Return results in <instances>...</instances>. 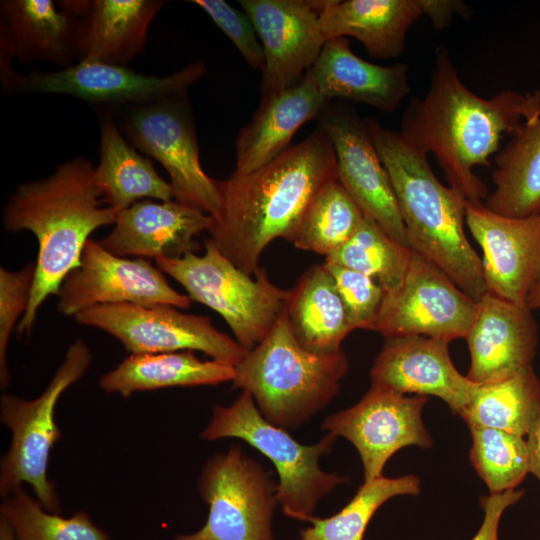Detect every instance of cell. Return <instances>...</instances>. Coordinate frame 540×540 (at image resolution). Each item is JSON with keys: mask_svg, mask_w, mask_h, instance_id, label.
I'll return each instance as SVG.
<instances>
[{"mask_svg": "<svg viewBox=\"0 0 540 540\" xmlns=\"http://www.w3.org/2000/svg\"><path fill=\"white\" fill-rule=\"evenodd\" d=\"M537 116L540 89L482 98L460 80L448 49L438 46L428 91L410 100L399 133L419 152L434 154L450 187L469 203L483 204L488 191L474 168L489 166L503 136Z\"/></svg>", "mask_w": 540, "mask_h": 540, "instance_id": "1", "label": "cell"}, {"mask_svg": "<svg viewBox=\"0 0 540 540\" xmlns=\"http://www.w3.org/2000/svg\"><path fill=\"white\" fill-rule=\"evenodd\" d=\"M337 178L336 155L318 126L303 141L248 173L216 180L221 197L209 239L238 268L254 275L268 245L290 240L319 189Z\"/></svg>", "mask_w": 540, "mask_h": 540, "instance_id": "2", "label": "cell"}, {"mask_svg": "<svg viewBox=\"0 0 540 540\" xmlns=\"http://www.w3.org/2000/svg\"><path fill=\"white\" fill-rule=\"evenodd\" d=\"M94 168L84 157L73 158L50 176L19 185L4 205L3 228L30 231L38 242L28 307L17 324L21 337L31 335L40 306L80 266L89 236L115 223L117 212L103 206Z\"/></svg>", "mask_w": 540, "mask_h": 540, "instance_id": "3", "label": "cell"}, {"mask_svg": "<svg viewBox=\"0 0 540 540\" xmlns=\"http://www.w3.org/2000/svg\"><path fill=\"white\" fill-rule=\"evenodd\" d=\"M365 121L390 179L409 247L478 302L487 290L482 260L465 233L468 201L442 184L428 155L409 145L399 132L373 118Z\"/></svg>", "mask_w": 540, "mask_h": 540, "instance_id": "4", "label": "cell"}, {"mask_svg": "<svg viewBox=\"0 0 540 540\" xmlns=\"http://www.w3.org/2000/svg\"><path fill=\"white\" fill-rule=\"evenodd\" d=\"M348 369L342 349L316 353L304 348L284 310L235 366L232 384L252 395L266 420L288 430L301 426L333 400Z\"/></svg>", "mask_w": 540, "mask_h": 540, "instance_id": "5", "label": "cell"}, {"mask_svg": "<svg viewBox=\"0 0 540 540\" xmlns=\"http://www.w3.org/2000/svg\"><path fill=\"white\" fill-rule=\"evenodd\" d=\"M200 437L207 441L237 438L261 452L275 466L277 502L290 518L308 521L317 503L347 477L327 473L319 461L331 452L336 436L327 433L313 445H303L287 430L266 420L252 395L243 390L229 406L214 405Z\"/></svg>", "mask_w": 540, "mask_h": 540, "instance_id": "6", "label": "cell"}, {"mask_svg": "<svg viewBox=\"0 0 540 540\" xmlns=\"http://www.w3.org/2000/svg\"><path fill=\"white\" fill-rule=\"evenodd\" d=\"M203 255L155 259L156 266L176 280L192 301L217 312L228 324L234 339L247 351L271 330L285 310L290 289L276 286L260 268L247 274L207 237Z\"/></svg>", "mask_w": 540, "mask_h": 540, "instance_id": "7", "label": "cell"}, {"mask_svg": "<svg viewBox=\"0 0 540 540\" xmlns=\"http://www.w3.org/2000/svg\"><path fill=\"white\" fill-rule=\"evenodd\" d=\"M91 362L88 346L76 340L40 396L32 400L10 394L1 396L0 419L11 432V444L0 468L2 497L27 483L46 510L60 513L55 485L47 474L52 448L61 438L55 421L56 404L64 391L84 375Z\"/></svg>", "mask_w": 540, "mask_h": 540, "instance_id": "8", "label": "cell"}, {"mask_svg": "<svg viewBox=\"0 0 540 540\" xmlns=\"http://www.w3.org/2000/svg\"><path fill=\"white\" fill-rule=\"evenodd\" d=\"M198 491L208 505L206 523L174 540H273L277 484L257 461L237 446L204 465Z\"/></svg>", "mask_w": 540, "mask_h": 540, "instance_id": "9", "label": "cell"}, {"mask_svg": "<svg viewBox=\"0 0 540 540\" xmlns=\"http://www.w3.org/2000/svg\"><path fill=\"white\" fill-rule=\"evenodd\" d=\"M122 129L129 142L156 159L170 177L173 199L211 216L221 197L216 179L203 170L187 95L128 107Z\"/></svg>", "mask_w": 540, "mask_h": 540, "instance_id": "10", "label": "cell"}, {"mask_svg": "<svg viewBox=\"0 0 540 540\" xmlns=\"http://www.w3.org/2000/svg\"><path fill=\"white\" fill-rule=\"evenodd\" d=\"M74 319L110 334L132 355L200 351L236 366L248 352L208 317L187 314L171 305H98Z\"/></svg>", "mask_w": 540, "mask_h": 540, "instance_id": "11", "label": "cell"}, {"mask_svg": "<svg viewBox=\"0 0 540 540\" xmlns=\"http://www.w3.org/2000/svg\"><path fill=\"white\" fill-rule=\"evenodd\" d=\"M477 308V301L412 250L404 281L385 294L373 331L384 338L418 335L450 342L466 337Z\"/></svg>", "mask_w": 540, "mask_h": 540, "instance_id": "12", "label": "cell"}, {"mask_svg": "<svg viewBox=\"0 0 540 540\" xmlns=\"http://www.w3.org/2000/svg\"><path fill=\"white\" fill-rule=\"evenodd\" d=\"M427 396H406L371 385L353 406L331 414L322 429L348 440L358 451L364 482L379 478L387 461L407 446L423 449L432 438L422 421Z\"/></svg>", "mask_w": 540, "mask_h": 540, "instance_id": "13", "label": "cell"}, {"mask_svg": "<svg viewBox=\"0 0 540 540\" xmlns=\"http://www.w3.org/2000/svg\"><path fill=\"white\" fill-rule=\"evenodd\" d=\"M191 301L188 295L175 290L150 261L117 256L89 239L80 266L66 277L59 290L57 310L74 317L105 304H164L187 309Z\"/></svg>", "mask_w": 540, "mask_h": 540, "instance_id": "14", "label": "cell"}, {"mask_svg": "<svg viewBox=\"0 0 540 540\" xmlns=\"http://www.w3.org/2000/svg\"><path fill=\"white\" fill-rule=\"evenodd\" d=\"M205 72L201 62L159 77L138 73L127 66L78 61L56 71L18 75L14 90L70 95L93 105L130 107L185 93Z\"/></svg>", "mask_w": 540, "mask_h": 540, "instance_id": "15", "label": "cell"}, {"mask_svg": "<svg viewBox=\"0 0 540 540\" xmlns=\"http://www.w3.org/2000/svg\"><path fill=\"white\" fill-rule=\"evenodd\" d=\"M319 127L334 148L339 182L364 216L409 247L390 179L365 119L347 107L327 103L319 116Z\"/></svg>", "mask_w": 540, "mask_h": 540, "instance_id": "16", "label": "cell"}, {"mask_svg": "<svg viewBox=\"0 0 540 540\" xmlns=\"http://www.w3.org/2000/svg\"><path fill=\"white\" fill-rule=\"evenodd\" d=\"M465 221L480 245L487 292L527 306L540 281V215L512 218L467 202Z\"/></svg>", "mask_w": 540, "mask_h": 540, "instance_id": "17", "label": "cell"}, {"mask_svg": "<svg viewBox=\"0 0 540 540\" xmlns=\"http://www.w3.org/2000/svg\"><path fill=\"white\" fill-rule=\"evenodd\" d=\"M252 21L265 57L261 95L297 85L318 58L326 40L310 1L239 0Z\"/></svg>", "mask_w": 540, "mask_h": 540, "instance_id": "18", "label": "cell"}, {"mask_svg": "<svg viewBox=\"0 0 540 540\" xmlns=\"http://www.w3.org/2000/svg\"><path fill=\"white\" fill-rule=\"evenodd\" d=\"M465 339L470 354L466 377L482 385L532 368L538 325L528 306L486 292Z\"/></svg>", "mask_w": 540, "mask_h": 540, "instance_id": "19", "label": "cell"}, {"mask_svg": "<svg viewBox=\"0 0 540 540\" xmlns=\"http://www.w3.org/2000/svg\"><path fill=\"white\" fill-rule=\"evenodd\" d=\"M448 344L418 335L385 338L370 371L371 385L438 397L460 416L475 384L456 369Z\"/></svg>", "mask_w": 540, "mask_h": 540, "instance_id": "20", "label": "cell"}, {"mask_svg": "<svg viewBox=\"0 0 540 540\" xmlns=\"http://www.w3.org/2000/svg\"><path fill=\"white\" fill-rule=\"evenodd\" d=\"M51 0L0 2V67L3 87L12 90L18 74L12 59L41 61L64 69L77 58V18Z\"/></svg>", "mask_w": 540, "mask_h": 540, "instance_id": "21", "label": "cell"}, {"mask_svg": "<svg viewBox=\"0 0 540 540\" xmlns=\"http://www.w3.org/2000/svg\"><path fill=\"white\" fill-rule=\"evenodd\" d=\"M211 215L177 201L141 200L117 213L100 244L109 252L137 258H180L200 250L196 237L208 231Z\"/></svg>", "mask_w": 540, "mask_h": 540, "instance_id": "22", "label": "cell"}, {"mask_svg": "<svg viewBox=\"0 0 540 540\" xmlns=\"http://www.w3.org/2000/svg\"><path fill=\"white\" fill-rule=\"evenodd\" d=\"M161 0H64L77 18V59L126 66L145 46Z\"/></svg>", "mask_w": 540, "mask_h": 540, "instance_id": "23", "label": "cell"}, {"mask_svg": "<svg viewBox=\"0 0 540 540\" xmlns=\"http://www.w3.org/2000/svg\"><path fill=\"white\" fill-rule=\"evenodd\" d=\"M408 66H384L368 62L350 48L347 38L325 42L307 71L327 101L347 99L382 112H394L410 92Z\"/></svg>", "mask_w": 540, "mask_h": 540, "instance_id": "24", "label": "cell"}, {"mask_svg": "<svg viewBox=\"0 0 540 540\" xmlns=\"http://www.w3.org/2000/svg\"><path fill=\"white\" fill-rule=\"evenodd\" d=\"M328 102L308 73L297 85L261 97L251 121L236 138L235 171L251 172L288 150L298 129L319 118Z\"/></svg>", "mask_w": 540, "mask_h": 540, "instance_id": "25", "label": "cell"}, {"mask_svg": "<svg viewBox=\"0 0 540 540\" xmlns=\"http://www.w3.org/2000/svg\"><path fill=\"white\" fill-rule=\"evenodd\" d=\"M422 15V0H330L319 15L325 40L354 37L375 59L401 56L408 30Z\"/></svg>", "mask_w": 540, "mask_h": 540, "instance_id": "26", "label": "cell"}, {"mask_svg": "<svg viewBox=\"0 0 540 540\" xmlns=\"http://www.w3.org/2000/svg\"><path fill=\"white\" fill-rule=\"evenodd\" d=\"M94 181L102 203L117 213L141 199H173L170 183L124 138L109 112L100 119L99 162L94 168Z\"/></svg>", "mask_w": 540, "mask_h": 540, "instance_id": "27", "label": "cell"}, {"mask_svg": "<svg viewBox=\"0 0 540 540\" xmlns=\"http://www.w3.org/2000/svg\"><path fill=\"white\" fill-rule=\"evenodd\" d=\"M235 366L201 360L193 351L130 355L99 378L107 393L129 397L133 393L168 387L218 385L233 381Z\"/></svg>", "mask_w": 540, "mask_h": 540, "instance_id": "28", "label": "cell"}, {"mask_svg": "<svg viewBox=\"0 0 540 540\" xmlns=\"http://www.w3.org/2000/svg\"><path fill=\"white\" fill-rule=\"evenodd\" d=\"M285 310L294 336L312 352L341 350L342 341L353 331L324 263L314 264L304 271L290 289Z\"/></svg>", "mask_w": 540, "mask_h": 540, "instance_id": "29", "label": "cell"}, {"mask_svg": "<svg viewBox=\"0 0 540 540\" xmlns=\"http://www.w3.org/2000/svg\"><path fill=\"white\" fill-rule=\"evenodd\" d=\"M494 190L483 205L512 218L540 215V116L525 121L497 153Z\"/></svg>", "mask_w": 540, "mask_h": 540, "instance_id": "30", "label": "cell"}, {"mask_svg": "<svg viewBox=\"0 0 540 540\" xmlns=\"http://www.w3.org/2000/svg\"><path fill=\"white\" fill-rule=\"evenodd\" d=\"M540 412V379L532 368L472 389L461 413L467 425L495 428L526 437Z\"/></svg>", "mask_w": 540, "mask_h": 540, "instance_id": "31", "label": "cell"}, {"mask_svg": "<svg viewBox=\"0 0 540 540\" xmlns=\"http://www.w3.org/2000/svg\"><path fill=\"white\" fill-rule=\"evenodd\" d=\"M364 217L338 178L331 179L315 194L289 242L327 257L351 238Z\"/></svg>", "mask_w": 540, "mask_h": 540, "instance_id": "32", "label": "cell"}, {"mask_svg": "<svg viewBox=\"0 0 540 540\" xmlns=\"http://www.w3.org/2000/svg\"><path fill=\"white\" fill-rule=\"evenodd\" d=\"M411 254V248L398 243L375 221L364 217L351 238L325 257L324 262L363 273L388 294L403 283Z\"/></svg>", "mask_w": 540, "mask_h": 540, "instance_id": "33", "label": "cell"}, {"mask_svg": "<svg viewBox=\"0 0 540 540\" xmlns=\"http://www.w3.org/2000/svg\"><path fill=\"white\" fill-rule=\"evenodd\" d=\"M420 493V479L415 475L396 478L381 476L364 482L354 497L336 514L311 517L310 526L298 540H363L366 528L378 508L395 496Z\"/></svg>", "mask_w": 540, "mask_h": 540, "instance_id": "34", "label": "cell"}, {"mask_svg": "<svg viewBox=\"0 0 540 540\" xmlns=\"http://www.w3.org/2000/svg\"><path fill=\"white\" fill-rule=\"evenodd\" d=\"M0 515L12 528L16 540H109L85 511L62 517L46 510L22 487L4 497Z\"/></svg>", "mask_w": 540, "mask_h": 540, "instance_id": "35", "label": "cell"}, {"mask_svg": "<svg viewBox=\"0 0 540 540\" xmlns=\"http://www.w3.org/2000/svg\"><path fill=\"white\" fill-rule=\"evenodd\" d=\"M468 427L470 461L490 493L515 489L529 473L526 438L495 428Z\"/></svg>", "mask_w": 540, "mask_h": 540, "instance_id": "36", "label": "cell"}, {"mask_svg": "<svg viewBox=\"0 0 540 540\" xmlns=\"http://www.w3.org/2000/svg\"><path fill=\"white\" fill-rule=\"evenodd\" d=\"M343 302L352 329L373 330L385 292L369 276L324 262Z\"/></svg>", "mask_w": 540, "mask_h": 540, "instance_id": "37", "label": "cell"}, {"mask_svg": "<svg viewBox=\"0 0 540 540\" xmlns=\"http://www.w3.org/2000/svg\"><path fill=\"white\" fill-rule=\"evenodd\" d=\"M35 276V263L11 271L0 268V384L4 389L10 382L7 349L17 321L24 316Z\"/></svg>", "mask_w": 540, "mask_h": 540, "instance_id": "38", "label": "cell"}, {"mask_svg": "<svg viewBox=\"0 0 540 540\" xmlns=\"http://www.w3.org/2000/svg\"><path fill=\"white\" fill-rule=\"evenodd\" d=\"M191 2L209 15L253 70L263 72L265 67L263 47L252 21L243 10H237L223 0Z\"/></svg>", "mask_w": 540, "mask_h": 540, "instance_id": "39", "label": "cell"}, {"mask_svg": "<svg viewBox=\"0 0 540 540\" xmlns=\"http://www.w3.org/2000/svg\"><path fill=\"white\" fill-rule=\"evenodd\" d=\"M524 495V490H508L502 493H490L480 498L484 511L482 524L472 540H499L498 527L502 514Z\"/></svg>", "mask_w": 540, "mask_h": 540, "instance_id": "40", "label": "cell"}, {"mask_svg": "<svg viewBox=\"0 0 540 540\" xmlns=\"http://www.w3.org/2000/svg\"><path fill=\"white\" fill-rule=\"evenodd\" d=\"M424 15H427L435 29L441 30L449 25L455 12L461 15L465 5L454 0H422Z\"/></svg>", "mask_w": 540, "mask_h": 540, "instance_id": "41", "label": "cell"}, {"mask_svg": "<svg viewBox=\"0 0 540 540\" xmlns=\"http://www.w3.org/2000/svg\"><path fill=\"white\" fill-rule=\"evenodd\" d=\"M528 449L529 473L540 482V412L525 437Z\"/></svg>", "mask_w": 540, "mask_h": 540, "instance_id": "42", "label": "cell"}, {"mask_svg": "<svg viewBox=\"0 0 540 540\" xmlns=\"http://www.w3.org/2000/svg\"><path fill=\"white\" fill-rule=\"evenodd\" d=\"M527 306L531 309L540 308V281L534 286L527 298Z\"/></svg>", "mask_w": 540, "mask_h": 540, "instance_id": "43", "label": "cell"}, {"mask_svg": "<svg viewBox=\"0 0 540 540\" xmlns=\"http://www.w3.org/2000/svg\"><path fill=\"white\" fill-rule=\"evenodd\" d=\"M0 540H16L15 534L7 523V521L0 517Z\"/></svg>", "mask_w": 540, "mask_h": 540, "instance_id": "44", "label": "cell"}]
</instances>
